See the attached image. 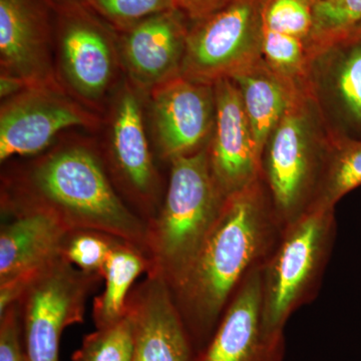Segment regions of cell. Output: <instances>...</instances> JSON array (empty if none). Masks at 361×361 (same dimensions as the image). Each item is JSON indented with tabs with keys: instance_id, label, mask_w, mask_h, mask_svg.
Here are the masks:
<instances>
[{
	"instance_id": "cell-28",
	"label": "cell",
	"mask_w": 361,
	"mask_h": 361,
	"mask_svg": "<svg viewBox=\"0 0 361 361\" xmlns=\"http://www.w3.org/2000/svg\"><path fill=\"white\" fill-rule=\"evenodd\" d=\"M0 361H27L18 303L0 315Z\"/></svg>"
},
{
	"instance_id": "cell-1",
	"label": "cell",
	"mask_w": 361,
	"mask_h": 361,
	"mask_svg": "<svg viewBox=\"0 0 361 361\" xmlns=\"http://www.w3.org/2000/svg\"><path fill=\"white\" fill-rule=\"evenodd\" d=\"M281 233L260 178L226 200L191 267L171 290L195 353L205 348L240 285L263 265Z\"/></svg>"
},
{
	"instance_id": "cell-6",
	"label": "cell",
	"mask_w": 361,
	"mask_h": 361,
	"mask_svg": "<svg viewBox=\"0 0 361 361\" xmlns=\"http://www.w3.org/2000/svg\"><path fill=\"white\" fill-rule=\"evenodd\" d=\"M101 279L63 256L40 271L18 302L27 361H59L63 331L84 322L87 298Z\"/></svg>"
},
{
	"instance_id": "cell-14",
	"label": "cell",
	"mask_w": 361,
	"mask_h": 361,
	"mask_svg": "<svg viewBox=\"0 0 361 361\" xmlns=\"http://www.w3.org/2000/svg\"><path fill=\"white\" fill-rule=\"evenodd\" d=\"M260 267L252 270L226 308L213 336L193 361H284V334L266 331Z\"/></svg>"
},
{
	"instance_id": "cell-17",
	"label": "cell",
	"mask_w": 361,
	"mask_h": 361,
	"mask_svg": "<svg viewBox=\"0 0 361 361\" xmlns=\"http://www.w3.org/2000/svg\"><path fill=\"white\" fill-rule=\"evenodd\" d=\"M111 160L118 179L147 224L159 210V178L145 132L141 104L134 92L121 94L114 113L111 137Z\"/></svg>"
},
{
	"instance_id": "cell-23",
	"label": "cell",
	"mask_w": 361,
	"mask_h": 361,
	"mask_svg": "<svg viewBox=\"0 0 361 361\" xmlns=\"http://www.w3.org/2000/svg\"><path fill=\"white\" fill-rule=\"evenodd\" d=\"M135 330L132 318L126 313L122 319L87 334L80 348L71 356L73 361H132Z\"/></svg>"
},
{
	"instance_id": "cell-16",
	"label": "cell",
	"mask_w": 361,
	"mask_h": 361,
	"mask_svg": "<svg viewBox=\"0 0 361 361\" xmlns=\"http://www.w3.org/2000/svg\"><path fill=\"white\" fill-rule=\"evenodd\" d=\"M191 23L180 9H173L121 32L123 61L140 87L153 90L180 75Z\"/></svg>"
},
{
	"instance_id": "cell-12",
	"label": "cell",
	"mask_w": 361,
	"mask_h": 361,
	"mask_svg": "<svg viewBox=\"0 0 361 361\" xmlns=\"http://www.w3.org/2000/svg\"><path fill=\"white\" fill-rule=\"evenodd\" d=\"M214 89L215 123L207 149L214 180L228 199L260 178V157L234 80L222 78Z\"/></svg>"
},
{
	"instance_id": "cell-2",
	"label": "cell",
	"mask_w": 361,
	"mask_h": 361,
	"mask_svg": "<svg viewBox=\"0 0 361 361\" xmlns=\"http://www.w3.org/2000/svg\"><path fill=\"white\" fill-rule=\"evenodd\" d=\"M20 184L16 198L8 201L11 214L45 211L71 231L106 233L147 256L148 224L116 193L92 149L82 145L56 149L33 164Z\"/></svg>"
},
{
	"instance_id": "cell-8",
	"label": "cell",
	"mask_w": 361,
	"mask_h": 361,
	"mask_svg": "<svg viewBox=\"0 0 361 361\" xmlns=\"http://www.w3.org/2000/svg\"><path fill=\"white\" fill-rule=\"evenodd\" d=\"M52 6L66 80L80 97L96 101L113 80L116 30L82 0H58Z\"/></svg>"
},
{
	"instance_id": "cell-24",
	"label": "cell",
	"mask_w": 361,
	"mask_h": 361,
	"mask_svg": "<svg viewBox=\"0 0 361 361\" xmlns=\"http://www.w3.org/2000/svg\"><path fill=\"white\" fill-rule=\"evenodd\" d=\"M361 23V0H317L307 47L341 39Z\"/></svg>"
},
{
	"instance_id": "cell-27",
	"label": "cell",
	"mask_w": 361,
	"mask_h": 361,
	"mask_svg": "<svg viewBox=\"0 0 361 361\" xmlns=\"http://www.w3.org/2000/svg\"><path fill=\"white\" fill-rule=\"evenodd\" d=\"M317 0H266L264 25L267 30L310 39Z\"/></svg>"
},
{
	"instance_id": "cell-30",
	"label": "cell",
	"mask_w": 361,
	"mask_h": 361,
	"mask_svg": "<svg viewBox=\"0 0 361 361\" xmlns=\"http://www.w3.org/2000/svg\"><path fill=\"white\" fill-rule=\"evenodd\" d=\"M344 37H351V39L360 40V42H361V23L360 25L355 26L353 30H350V32H349L348 35H344Z\"/></svg>"
},
{
	"instance_id": "cell-31",
	"label": "cell",
	"mask_w": 361,
	"mask_h": 361,
	"mask_svg": "<svg viewBox=\"0 0 361 361\" xmlns=\"http://www.w3.org/2000/svg\"><path fill=\"white\" fill-rule=\"evenodd\" d=\"M58 1V0H51V2Z\"/></svg>"
},
{
	"instance_id": "cell-13",
	"label": "cell",
	"mask_w": 361,
	"mask_h": 361,
	"mask_svg": "<svg viewBox=\"0 0 361 361\" xmlns=\"http://www.w3.org/2000/svg\"><path fill=\"white\" fill-rule=\"evenodd\" d=\"M54 32L51 0H0L2 75L20 78L30 89L54 87L49 59Z\"/></svg>"
},
{
	"instance_id": "cell-5",
	"label": "cell",
	"mask_w": 361,
	"mask_h": 361,
	"mask_svg": "<svg viewBox=\"0 0 361 361\" xmlns=\"http://www.w3.org/2000/svg\"><path fill=\"white\" fill-rule=\"evenodd\" d=\"M336 236V208L332 207H317L282 231L260 270L266 331L284 334L292 314L314 300Z\"/></svg>"
},
{
	"instance_id": "cell-11",
	"label": "cell",
	"mask_w": 361,
	"mask_h": 361,
	"mask_svg": "<svg viewBox=\"0 0 361 361\" xmlns=\"http://www.w3.org/2000/svg\"><path fill=\"white\" fill-rule=\"evenodd\" d=\"M152 111L164 159L198 153L208 146L215 123L214 85L177 75L152 90Z\"/></svg>"
},
{
	"instance_id": "cell-7",
	"label": "cell",
	"mask_w": 361,
	"mask_h": 361,
	"mask_svg": "<svg viewBox=\"0 0 361 361\" xmlns=\"http://www.w3.org/2000/svg\"><path fill=\"white\" fill-rule=\"evenodd\" d=\"M266 0H230L192 23L180 75L215 84L262 59Z\"/></svg>"
},
{
	"instance_id": "cell-29",
	"label": "cell",
	"mask_w": 361,
	"mask_h": 361,
	"mask_svg": "<svg viewBox=\"0 0 361 361\" xmlns=\"http://www.w3.org/2000/svg\"><path fill=\"white\" fill-rule=\"evenodd\" d=\"M179 8L191 23H197L219 11L230 0H177Z\"/></svg>"
},
{
	"instance_id": "cell-15",
	"label": "cell",
	"mask_w": 361,
	"mask_h": 361,
	"mask_svg": "<svg viewBox=\"0 0 361 361\" xmlns=\"http://www.w3.org/2000/svg\"><path fill=\"white\" fill-rule=\"evenodd\" d=\"M127 312L135 330L132 361H193L191 337L163 278L148 274L130 292Z\"/></svg>"
},
{
	"instance_id": "cell-22",
	"label": "cell",
	"mask_w": 361,
	"mask_h": 361,
	"mask_svg": "<svg viewBox=\"0 0 361 361\" xmlns=\"http://www.w3.org/2000/svg\"><path fill=\"white\" fill-rule=\"evenodd\" d=\"M262 58L279 77L306 92L310 51L305 40L265 28Z\"/></svg>"
},
{
	"instance_id": "cell-21",
	"label": "cell",
	"mask_w": 361,
	"mask_h": 361,
	"mask_svg": "<svg viewBox=\"0 0 361 361\" xmlns=\"http://www.w3.org/2000/svg\"><path fill=\"white\" fill-rule=\"evenodd\" d=\"M361 186V137H332L314 208L332 207Z\"/></svg>"
},
{
	"instance_id": "cell-20",
	"label": "cell",
	"mask_w": 361,
	"mask_h": 361,
	"mask_svg": "<svg viewBox=\"0 0 361 361\" xmlns=\"http://www.w3.org/2000/svg\"><path fill=\"white\" fill-rule=\"evenodd\" d=\"M149 262L137 247L120 240L104 265V289L94 301L92 318L97 329H103L122 319L133 284L142 273H148Z\"/></svg>"
},
{
	"instance_id": "cell-19",
	"label": "cell",
	"mask_w": 361,
	"mask_h": 361,
	"mask_svg": "<svg viewBox=\"0 0 361 361\" xmlns=\"http://www.w3.org/2000/svg\"><path fill=\"white\" fill-rule=\"evenodd\" d=\"M241 96L259 157L266 142L295 97L304 90L296 89L274 73L264 59L243 68L231 77Z\"/></svg>"
},
{
	"instance_id": "cell-25",
	"label": "cell",
	"mask_w": 361,
	"mask_h": 361,
	"mask_svg": "<svg viewBox=\"0 0 361 361\" xmlns=\"http://www.w3.org/2000/svg\"><path fill=\"white\" fill-rule=\"evenodd\" d=\"M120 240L94 230H73L65 240L63 256L78 269L103 277L104 265Z\"/></svg>"
},
{
	"instance_id": "cell-26",
	"label": "cell",
	"mask_w": 361,
	"mask_h": 361,
	"mask_svg": "<svg viewBox=\"0 0 361 361\" xmlns=\"http://www.w3.org/2000/svg\"><path fill=\"white\" fill-rule=\"evenodd\" d=\"M92 11L116 30L123 32L141 21L180 9L177 0H82Z\"/></svg>"
},
{
	"instance_id": "cell-18",
	"label": "cell",
	"mask_w": 361,
	"mask_h": 361,
	"mask_svg": "<svg viewBox=\"0 0 361 361\" xmlns=\"http://www.w3.org/2000/svg\"><path fill=\"white\" fill-rule=\"evenodd\" d=\"M13 220L0 230V283L18 276L37 275L63 256L71 231L56 216L45 211L11 214Z\"/></svg>"
},
{
	"instance_id": "cell-9",
	"label": "cell",
	"mask_w": 361,
	"mask_h": 361,
	"mask_svg": "<svg viewBox=\"0 0 361 361\" xmlns=\"http://www.w3.org/2000/svg\"><path fill=\"white\" fill-rule=\"evenodd\" d=\"M308 51L305 90L330 134L361 137V42L344 37Z\"/></svg>"
},
{
	"instance_id": "cell-10",
	"label": "cell",
	"mask_w": 361,
	"mask_h": 361,
	"mask_svg": "<svg viewBox=\"0 0 361 361\" xmlns=\"http://www.w3.org/2000/svg\"><path fill=\"white\" fill-rule=\"evenodd\" d=\"M96 118L56 87H32L9 97L0 111V161L37 155L71 127H92Z\"/></svg>"
},
{
	"instance_id": "cell-4",
	"label": "cell",
	"mask_w": 361,
	"mask_h": 361,
	"mask_svg": "<svg viewBox=\"0 0 361 361\" xmlns=\"http://www.w3.org/2000/svg\"><path fill=\"white\" fill-rule=\"evenodd\" d=\"M332 135L307 92L294 99L266 142L260 179L282 231L314 209Z\"/></svg>"
},
{
	"instance_id": "cell-3",
	"label": "cell",
	"mask_w": 361,
	"mask_h": 361,
	"mask_svg": "<svg viewBox=\"0 0 361 361\" xmlns=\"http://www.w3.org/2000/svg\"><path fill=\"white\" fill-rule=\"evenodd\" d=\"M207 147L170 161L165 198L148 224L147 274L163 278L171 290L191 267L227 200L214 180Z\"/></svg>"
}]
</instances>
